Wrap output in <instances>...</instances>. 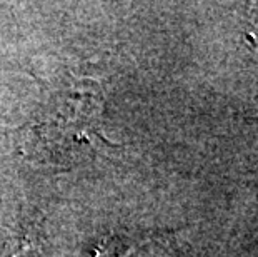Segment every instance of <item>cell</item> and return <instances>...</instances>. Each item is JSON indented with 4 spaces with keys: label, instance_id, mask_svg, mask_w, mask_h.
Instances as JSON below:
<instances>
[{
    "label": "cell",
    "instance_id": "cell-1",
    "mask_svg": "<svg viewBox=\"0 0 258 257\" xmlns=\"http://www.w3.org/2000/svg\"><path fill=\"white\" fill-rule=\"evenodd\" d=\"M103 97L95 82L79 79L52 90L20 129L22 152L38 164L65 167L115 147L103 135Z\"/></svg>",
    "mask_w": 258,
    "mask_h": 257
},
{
    "label": "cell",
    "instance_id": "cell-2",
    "mask_svg": "<svg viewBox=\"0 0 258 257\" xmlns=\"http://www.w3.org/2000/svg\"><path fill=\"white\" fill-rule=\"evenodd\" d=\"M34 247L29 236H19L10 229L0 234V257H27L34 252Z\"/></svg>",
    "mask_w": 258,
    "mask_h": 257
}]
</instances>
